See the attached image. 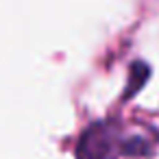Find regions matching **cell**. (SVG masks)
Listing matches in <instances>:
<instances>
[{
  "mask_svg": "<svg viewBox=\"0 0 159 159\" xmlns=\"http://www.w3.org/2000/svg\"><path fill=\"white\" fill-rule=\"evenodd\" d=\"M150 142L144 135L126 133L118 120H96L87 124L76 142V159H120L144 157L150 152Z\"/></svg>",
  "mask_w": 159,
  "mask_h": 159,
  "instance_id": "cell-1",
  "label": "cell"
},
{
  "mask_svg": "<svg viewBox=\"0 0 159 159\" xmlns=\"http://www.w3.org/2000/svg\"><path fill=\"white\" fill-rule=\"evenodd\" d=\"M152 70L146 61H133L131 68H129V79H126V89H124V98H133L150 79Z\"/></svg>",
  "mask_w": 159,
  "mask_h": 159,
  "instance_id": "cell-2",
  "label": "cell"
}]
</instances>
